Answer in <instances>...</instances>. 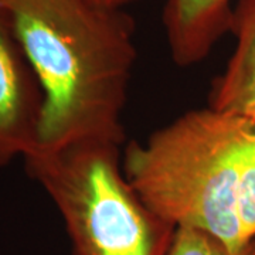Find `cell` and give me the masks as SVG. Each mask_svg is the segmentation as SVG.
Instances as JSON below:
<instances>
[{"mask_svg": "<svg viewBox=\"0 0 255 255\" xmlns=\"http://www.w3.org/2000/svg\"><path fill=\"white\" fill-rule=\"evenodd\" d=\"M129 183L173 227L196 228L240 251L255 241V119L191 110L130 142Z\"/></svg>", "mask_w": 255, "mask_h": 255, "instance_id": "cell-2", "label": "cell"}, {"mask_svg": "<svg viewBox=\"0 0 255 255\" xmlns=\"http://www.w3.org/2000/svg\"><path fill=\"white\" fill-rule=\"evenodd\" d=\"M44 94L0 7V169L38 147Z\"/></svg>", "mask_w": 255, "mask_h": 255, "instance_id": "cell-4", "label": "cell"}, {"mask_svg": "<svg viewBox=\"0 0 255 255\" xmlns=\"http://www.w3.org/2000/svg\"><path fill=\"white\" fill-rule=\"evenodd\" d=\"M121 145L37 149L24 163L63 219L71 255H167L174 231L128 180Z\"/></svg>", "mask_w": 255, "mask_h": 255, "instance_id": "cell-3", "label": "cell"}, {"mask_svg": "<svg viewBox=\"0 0 255 255\" xmlns=\"http://www.w3.org/2000/svg\"><path fill=\"white\" fill-rule=\"evenodd\" d=\"M230 31L236 47L213 82L209 107L255 119V0H238Z\"/></svg>", "mask_w": 255, "mask_h": 255, "instance_id": "cell-6", "label": "cell"}, {"mask_svg": "<svg viewBox=\"0 0 255 255\" xmlns=\"http://www.w3.org/2000/svg\"><path fill=\"white\" fill-rule=\"evenodd\" d=\"M167 255H255V241L236 251L209 233L177 227Z\"/></svg>", "mask_w": 255, "mask_h": 255, "instance_id": "cell-7", "label": "cell"}, {"mask_svg": "<svg viewBox=\"0 0 255 255\" xmlns=\"http://www.w3.org/2000/svg\"><path fill=\"white\" fill-rule=\"evenodd\" d=\"M231 0H166L162 14L170 57L186 68L206 60L231 27Z\"/></svg>", "mask_w": 255, "mask_h": 255, "instance_id": "cell-5", "label": "cell"}, {"mask_svg": "<svg viewBox=\"0 0 255 255\" xmlns=\"http://www.w3.org/2000/svg\"><path fill=\"white\" fill-rule=\"evenodd\" d=\"M0 7L44 94L37 149L82 140L124 145L137 60L133 18L97 0H0Z\"/></svg>", "mask_w": 255, "mask_h": 255, "instance_id": "cell-1", "label": "cell"}, {"mask_svg": "<svg viewBox=\"0 0 255 255\" xmlns=\"http://www.w3.org/2000/svg\"><path fill=\"white\" fill-rule=\"evenodd\" d=\"M97 1H100L102 4H107V6H112V7H125L127 4L129 3H132V1H135V0H97Z\"/></svg>", "mask_w": 255, "mask_h": 255, "instance_id": "cell-8", "label": "cell"}]
</instances>
